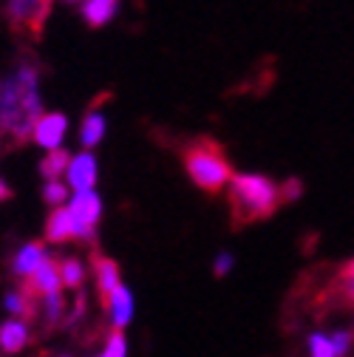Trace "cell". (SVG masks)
Listing matches in <instances>:
<instances>
[{
	"mask_svg": "<svg viewBox=\"0 0 354 357\" xmlns=\"http://www.w3.org/2000/svg\"><path fill=\"white\" fill-rule=\"evenodd\" d=\"M40 114V71L34 63H20L6 82H0V142L9 148L23 145Z\"/></svg>",
	"mask_w": 354,
	"mask_h": 357,
	"instance_id": "6da1fadb",
	"label": "cell"
},
{
	"mask_svg": "<svg viewBox=\"0 0 354 357\" xmlns=\"http://www.w3.org/2000/svg\"><path fill=\"white\" fill-rule=\"evenodd\" d=\"M66 130H68V119H66V114H57V111L46 114V111H43V114L37 116L34 128H31V139H34L40 148L54 151V148L63 145Z\"/></svg>",
	"mask_w": 354,
	"mask_h": 357,
	"instance_id": "8992f818",
	"label": "cell"
},
{
	"mask_svg": "<svg viewBox=\"0 0 354 357\" xmlns=\"http://www.w3.org/2000/svg\"><path fill=\"white\" fill-rule=\"evenodd\" d=\"M68 193H71V188L66 182H60V178H46V188H43V202L52 204V207H60V204H66Z\"/></svg>",
	"mask_w": 354,
	"mask_h": 357,
	"instance_id": "d6986e66",
	"label": "cell"
},
{
	"mask_svg": "<svg viewBox=\"0 0 354 357\" xmlns=\"http://www.w3.org/2000/svg\"><path fill=\"white\" fill-rule=\"evenodd\" d=\"M74 238V218L68 213V207H54L49 221H46V241L49 244H66Z\"/></svg>",
	"mask_w": 354,
	"mask_h": 357,
	"instance_id": "8fae6325",
	"label": "cell"
},
{
	"mask_svg": "<svg viewBox=\"0 0 354 357\" xmlns=\"http://www.w3.org/2000/svg\"><path fill=\"white\" fill-rule=\"evenodd\" d=\"M102 303L111 312V324L116 329H125L130 324V318H134V295H130V289L125 284H119Z\"/></svg>",
	"mask_w": 354,
	"mask_h": 357,
	"instance_id": "9c48e42d",
	"label": "cell"
},
{
	"mask_svg": "<svg viewBox=\"0 0 354 357\" xmlns=\"http://www.w3.org/2000/svg\"><path fill=\"white\" fill-rule=\"evenodd\" d=\"M68 213L74 218V238L91 241L97 236V221L102 215V199L100 193L91 190H74V199L68 204Z\"/></svg>",
	"mask_w": 354,
	"mask_h": 357,
	"instance_id": "277c9868",
	"label": "cell"
},
{
	"mask_svg": "<svg viewBox=\"0 0 354 357\" xmlns=\"http://www.w3.org/2000/svg\"><path fill=\"white\" fill-rule=\"evenodd\" d=\"M230 270H233V255H230V252H218L215 261H213V273H215L218 278H224Z\"/></svg>",
	"mask_w": 354,
	"mask_h": 357,
	"instance_id": "603a6c76",
	"label": "cell"
},
{
	"mask_svg": "<svg viewBox=\"0 0 354 357\" xmlns=\"http://www.w3.org/2000/svg\"><path fill=\"white\" fill-rule=\"evenodd\" d=\"M68 151H63V148H54V151H49L46 156H43V162H40V173L46 176V178H60V176H66V167H68Z\"/></svg>",
	"mask_w": 354,
	"mask_h": 357,
	"instance_id": "2e32d148",
	"label": "cell"
},
{
	"mask_svg": "<svg viewBox=\"0 0 354 357\" xmlns=\"http://www.w3.org/2000/svg\"><path fill=\"white\" fill-rule=\"evenodd\" d=\"M60 278H63V287L68 289H79L85 284V266L79 258H66L60 264Z\"/></svg>",
	"mask_w": 354,
	"mask_h": 357,
	"instance_id": "ac0fdd59",
	"label": "cell"
},
{
	"mask_svg": "<svg viewBox=\"0 0 354 357\" xmlns=\"http://www.w3.org/2000/svg\"><path fill=\"white\" fill-rule=\"evenodd\" d=\"M3 306H6V312H12V315H17V318H31L34 312H37V309H34V298H31L29 292H23V289L6 292Z\"/></svg>",
	"mask_w": 354,
	"mask_h": 357,
	"instance_id": "e0dca14e",
	"label": "cell"
},
{
	"mask_svg": "<svg viewBox=\"0 0 354 357\" xmlns=\"http://www.w3.org/2000/svg\"><path fill=\"white\" fill-rule=\"evenodd\" d=\"M46 258H49L46 247H43L40 241H29V244H23V247L15 252V258H12V273H15L17 278H29Z\"/></svg>",
	"mask_w": 354,
	"mask_h": 357,
	"instance_id": "30bf717a",
	"label": "cell"
},
{
	"mask_svg": "<svg viewBox=\"0 0 354 357\" xmlns=\"http://www.w3.org/2000/svg\"><path fill=\"white\" fill-rule=\"evenodd\" d=\"M9 17L17 29H29L34 37L40 34L43 23L49 17L52 0H9Z\"/></svg>",
	"mask_w": 354,
	"mask_h": 357,
	"instance_id": "5b68a950",
	"label": "cell"
},
{
	"mask_svg": "<svg viewBox=\"0 0 354 357\" xmlns=\"http://www.w3.org/2000/svg\"><path fill=\"white\" fill-rule=\"evenodd\" d=\"M332 346H334V354L343 357V354L351 349V335H346V332H334V335H332Z\"/></svg>",
	"mask_w": 354,
	"mask_h": 357,
	"instance_id": "484cf974",
	"label": "cell"
},
{
	"mask_svg": "<svg viewBox=\"0 0 354 357\" xmlns=\"http://www.w3.org/2000/svg\"><path fill=\"white\" fill-rule=\"evenodd\" d=\"M97 173H100V167H97L94 153L82 151V153H77V156L68 159L66 185H68L71 190H91V188L97 185Z\"/></svg>",
	"mask_w": 354,
	"mask_h": 357,
	"instance_id": "ba28073f",
	"label": "cell"
},
{
	"mask_svg": "<svg viewBox=\"0 0 354 357\" xmlns=\"http://www.w3.org/2000/svg\"><path fill=\"white\" fill-rule=\"evenodd\" d=\"M300 193H303V185L298 182V178H286V182L281 185V199H286V202L300 199Z\"/></svg>",
	"mask_w": 354,
	"mask_h": 357,
	"instance_id": "cb8c5ba5",
	"label": "cell"
},
{
	"mask_svg": "<svg viewBox=\"0 0 354 357\" xmlns=\"http://www.w3.org/2000/svg\"><path fill=\"white\" fill-rule=\"evenodd\" d=\"M63 357H68V354H63Z\"/></svg>",
	"mask_w": 354,
	"mask_h": 357,
	"instance_id": "83f0119b",
	"label": "cell"
},
{
	"mask_svg": "<svg viewBox=\"0 0 354 357\" xmlns=\"http://www.w3.org/2000/svg\"><path fill=\"white\" fill-rule=\"evenodd\" d=\"M63 289V278H60V264L46 258L37 270L23 278V292H29L31 298H43V295H52V292H60Z\"/></svg>",
	"mask_w": 354,
	"mask_h": 357,
	"instance_id": "52a82bcc",
	"label": "cell"
},
{
	"mask_svg": "<svg viewBox=\"0 0 354 357\" xmlns=\"http://www.w3.org/2000/svg\"><path fill=\"white\" fill-rule=\"evenodd\" d=\"M309 354H312V357H337L334 346H332V337L321 335V332H315L312 337H309Z\"/></svg>",
	"mask_w": 354,
	"mask_h": 357,
	"instance_id": "7402d4cb",
	"label": "cell"
},
{
	"mask_svg": "<svg viewBox=\"0 0 354 357\" xmlns=\"http://www.w3.org/2000/svg\"><path fill=\"white\" fill-rule=\"evenodd\" d=\"M343 295L348 303H354V261H348V266L343 270Z\"/></svg>",
	"mask_w": 354,
	"mask_h": 357,
	"instance_id": "d4e9b609",
	"label": "cell"
},
{
	"mask_svg": "<svg viewBox=\"0 0 354 357\" xmlns=\"http://www.w3.org/2000/svg\"><path fill=\"white\" fill-rule=\"evenodd\" d=\"M185 167H187V176L204 193H221L233 178V167L224 148L213 139H196L193 145H187Z\"/></svg>",
	"mask_w": 354,
	"mask_h": 357,
	"instance_id": "3957f363",
	"label": "cell"
},
{
	"mask_svg": "<svg viewBox=\"0 0 354 357\" xmlns=\"http://www.w3.org/2000/svg\"><path fill=\"white\" fill-rule=\"evenodd\" d=\"M281 188L261 173H238L230 178V207L238 225L270 218L278 210Z\"/></svg>",
	"mask_w": 354,
	"mask_h": 357,
	"instance_id": "7a4b0ae2",
	"label": "cell"
},
{
	"mask_svg": "<svg viewBox=\"0 0 354 357\" xmlns=\"http://www.w3.org/2000/svg\"><path fill=\"white\" fill-rule=\"evenodd\" d=\"M31 335H29V326L20 321V318H12L6 324H0V349L6 354H17L29 346Z\"/></svg>",
	"mask_w": 354,
	"mask_h": 357,
	"instance_id": "7c38bea8",
	"label": "cell"
},
{
	"mask_svg": "<svg viewBox=\"0 0 354 357\" xmlns=\"http://www.w3.org/2000/svg\"><path fill=\"white\" fill-rule=\"evenodd\" d=\"M116 9H119V0H85L82 3V17H85L88 26L100 29V26L111 23Z\"/></svg>",
	"mask_w": 354,
	"mask_h": 357,
	"instance_id": "9a60e30c",
	"label": "cell"
},
{
	"mask_svg": "<svg viewBox=\"0 0 354 357\" xmlns=\"http://www.w3.org/2000/svg\"><path fill=\"white\" fill-rule=\"evenodd\" d=\"M105 128H108V122H105V116H102L97 108L88 111L85 119H82V125H79V142H82V148H85V151L97 148V145L105 139Z\"/></svg>",
	"mask_w": 354,
	"mask_h": 357,
	"instance_id": "5bb4252c",
	"label": "cell"
},
{
	"mask_svg": "<svg viewBox=\"0 0 354 357\" xmlns=\"http://www.w3.org/2000/svg\"><path fill=\"white\" fill-rule=\"evenodd\" d=\"M63 309H66V301H63V292H52V295H43V312L52 324H57L63 318Z\"/></svg>",
	"mask_w": 354,
	"mask_h": 357,
	"instance_id": "44dd1931",
	"label": "cell"
},
{
	"mask_svg": "<svg viewBox=\"0 0 354 357\" xmlns=\"http://www.w3.org/2000/svg\"><path fill=\"white\" fill-rule=\"evenodd\" d=\"M9 193H12V190L6 188V182H0V202H3V199H9Z\"/></svg>",
	"mask_w": 354,
	"mask_h": 357,
	"instance_id": "4316f807",
	"label": "cell"
},
{
	"mask_svg": "<svg viewBox=\"0 0 354 357\" xmlns=\"http://www.w3.org/2000/svg\"><path fill=\"white\" fill-rule=\"evenodd\" d=\"M125 354H128V340H125L122 329L114 326L108 340H105V346H102V351H100V357H125Z\"/></svg>",
	"mask_w": 354,
	"mask_h": 357,
	"instance_id": "ffe728a7",
	"label": "cell"
},
{
	"mask_svg": "<svg viewBox=\"0 0 354 357\" xmlns=\"http://www.w3.org/2000/svg\"><path fill=\"white\" fill-rule=\"evenodd\" d=\"M94 278H97V289L102 295V301L122 284L119 278V264L105 258V255H94Z\"/></svg>",
	"mask_w": 354,
	"mask_h": 357,
	"instance_id": "4fadbf2b",
	"label": "cell"
}]
</instances>
